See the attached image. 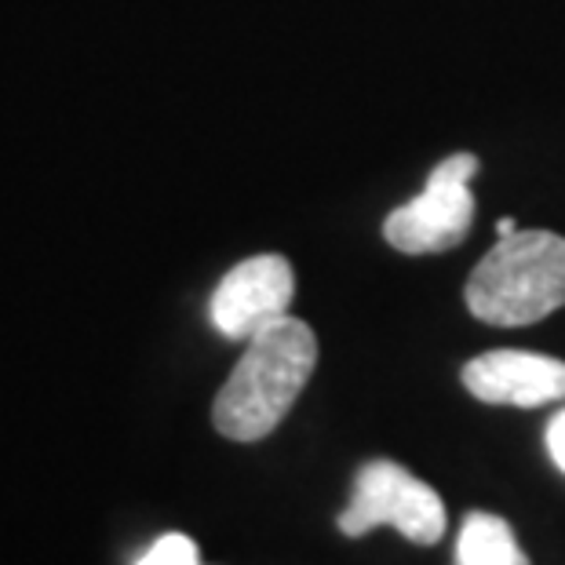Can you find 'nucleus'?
Segmentation results:
<instances>
[{
    "mask_svg": "<svg viewBox=\"0 0 565 565\" xmlns=\"http://www.w3.org/2000/svg\"><path fill=\"white\" fill-rule=\"evenodd\" d=\"M456 555H460V565H529L511 525L482 511L463 519Z\"/></svg>",
    "mask_w": 565,
    "mask_h": 565,
    "instance_id": "7",
    "label": "nucleus"
},
{
    "mask_svg": "<svg viewBox=\"0 0 565 565\" xmlns=\"http://www.w3.org/2000/svg\"><path fill=\"white\" fill-rule=\"evenodd\" d=\"M376 525H394L413 544H438L445 508L438 492L408 475L402 463L372 460L354 478V497L340 514V529L347 536H365Z\"/></svg>",
    "mask_w": 565,
    "mask_h": 565,
    "instance_id": "3",
    "label": "nucleus"
},
{
    "mask_svg": "<svg viewBox=\"0 0 565 565\" xmlns=\"http://www.w3.org/2000/svg\"><path fill=\"white\" fill-rule=\"evenodd\" d=\"M463 387L486 405L536 408L565 402V362L525 351H489L463 365Z\"/></svg>",
    "mask_w": 565,
    "mask_h": 565,
    "instance_id": "6",
    "label": "nucleus"
},
{
    "mask_svg": "<svg viewBox=\"0 0 565 565\" xmlns=\"http://www.w3.org/2000/svg\"><path fill=\"white\" fill-rule=\"evenodd\" d=\"M467 307L486 324L519 329L565 307V237L514 231L500 237L467 281Z\"/></svg>",
    "mask_w": 565,
    "mask_h": 565,
    "instance_id": "2",
    "label": "nucleus"
},
{
    "mask_svg": "<svg viewBox=\"0 0 565 565\" xmlns=\"http://www.w3.org/2000/svg\"><path fill=\"white\" fill-rule=\"evenodd\" d=\"M475 223L471 183H449V179H427L424 194H416L402 209H394L383 223V237L405 252V256H427V252L456 248Z\"/></svg>",
    "mask_w": 565,
    "mask_h": 565,
    "instance_id": "5",
    "label": "nucleus"
},
{
    "mask_svg": "<svg viewBox=\"0 0 565 565\" xmlns=\"http://www.w3.org/2000/svg\"><path fill=\"white\" fill-rule=\"evenodd\" d=\"M514 231H519V223H514L511 215H508V220H500V223H497V234H500V237H508V234H514Z\"/></svg>",
    "mask_w": 565,
    "mask_h": 565,
    "instance_id": "11",
    "label": "nucleus"
},
{
    "mask_svg": "<svg viewBox=\"0 0 565 565\" xmlns=\"http://www.w3.org/2000/svg\"><path fill=\"white\" fill-rule=\"evenodd\" d=\"M296 296V278L285 256H252L215 285L209 318L226 340H252L267 324L288 315Z\"/></svg>",
    "mask_w": 565,
    "mask_h": 565,
    "instance_id": "4",
    "label": "nucleus"
},
{
    "mask_svg": "<svg viewBox=\"0 0 565 565\" xmlns=\"http://www.w3.org/2000/svg\"><path fill=\"white\" fill-rule=\"evenodd\" d=\"M478 175V158L475 153H452V158H445L430 179H449V183H471Z\"/></svg>",
    "mask_w": 565,
    "mask_h": 565,
    "instance_id": "9",
    "label": "nucleus"
},
{
    "mask_svg": "<svg viewBox=\"0 0 565 565\" xmlns=\"http://www.w3.org/2000/svg\"><path fill=\"white\" fill-rule=\"evenodd\" d=\"M547 452H551V460L558 463V471L565 475V408L547 427Z\"/></svg>",
    "mask_w": 565,
    "mask_h": 565,
    "instance_id": "10",
    "label": "nucleus"
},
{
    "mask_svg": "<svg viewBox=\"0 0 565 565\" xmlns=\"http://www.w3.org/2000/svg\"><path fill=\"white\" fill-rule=\"evenodd\" d=\"M318 365V335L307 321L278 318L245 340L242 362L215 394L212 424L231 441H259L288 416Z\"/></svg>",
    "mask_w": 565,
    "mask_h": 565,
    "instance_id": "1",
    "label": "nucleus"
},
{
    "mask_svg": "<svg viewBox=\"0 0 565 565\" xmlns=\"http://www.w3.org/2000/svg\"><path fill=\"white\" fill-rule=\"evenodd\" d=\"M139 565H198V547L183 533H168L139 558Z\"/></svg>",
    "mask_w": 565,
    "mask_h": 565,
    "instance_id": "8",
    "label": "nucleus"
}]
</instances>
